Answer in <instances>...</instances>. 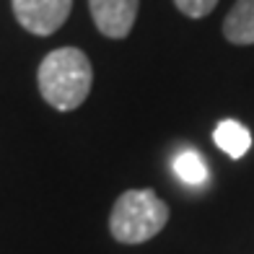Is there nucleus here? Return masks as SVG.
Masks as SVG:
<instances>
[{"label": "nucleus", "instance_id": "nucleus-2", "mask_svg": "<svg viewBox=\"0 0 254 254\" xmlns=\"http://www.w3.org/2000/svg\"><path fill=\"white\" fill-rule=\"evenodd\" d=\"M169 221V205L153 190L122 192L109 215V231L122 244H143Z\"/></svg>", "mask_w": 254, "mask_h": 254}, {"label": "nucleus", "instance_id": "nucleus-7", "mask_svg": "<svg viewBox=\"0 0 254 254\" xmlns=\"http://www.w3.org/2000/svg\"><path fill=\"white\" fill-rule=\"evenodd\" d=\"M174 171H177V177L182 182H187V184H202L207 179V169L202 164V158L194 151L179 153L177 161H174Z\"/></svg>", "mask_w": 254, "mask_h": 254}, {"label": "nucleus", "instance_id": "nucleus-8", "mask_svg": "<svg viewBox=\"0 0 254 254\" xmlns=\"http://www.w3.org/2000/svg\"><path fill=\"white\" fill-rule=\"evenodd\" d=\"M177 8L182 10L184 16H190V18H202L207 16L210 10L215 8L218 0H174Z\"/></svg>", "mask_w": 254, "mask_h": 254}, {"label": "nucleus", "instance_id": "nucleus-1", "mask_svg": "<svg viewBox=\"0 0 254 254\" xmlns=\"http://www.w3.org/2000/svg\"><path fill=\"white\" fill-rule=\"evenodd\" d=\"M37 80L42 99L50 107L73 112L86 101L94 83V70H91L86 52H80L78 47H60L42 60Z\"/></svg>", "mask_w": 254, "mask_h": 254}, {"label": "nucleus", "instance_id": "nucleus-6", "mask_svg": "<svg viewBox=\"0 0 254 254\" xmlns=\"http://www.w3.org/2000/svg\"><path fill=\"white\" fill-rule=\"evenodd\" d=\"M213 140L215 145L221 148V151H226L231 158H241L249 148H252V135L249 130L241 122L236 120H223L221 125L215 127L213 132Z\"/></svg>", "mask_w": 254, "mask_h": 254}, {"label": "nucleus", "instance_id": "nucleus-5", "mask_svg": "<svg viewBox=\"0 0 254 254\" xmlns=\"http://www.w3.org/2000/svg\"><path fill=\"white\" fill-rule=\"evenodd\" d=\"M223 34L231 44H254V0H236L223 21Z\"/></svg>", "mask_w": 254, "mask_h": 254}, {"label": "nucleus", "instance_id": "nucleus-4", "mask_svg": "<svg viewBox=\"0 0 254 254\" xmlns=\"http://www.w3.org/2000/svg\"><path fill=\"white\" fill-rule=\"evenodd\" d=\"M140 0H88L96 29L109 39H125L132 31Z\"/></svg>", "mask_w": 254, "mask_h": 254}, {"label": "nucleus", "instance_id": "nucleus-3", "mask_svg": "<svg viewBox=\"0 0 254 254\" xmlns=\"http://www.w3.org/2000/svg\"><path fill=\"white\" fill-rule=\"evenodd\" d=\"M73 0H13L18 24L37 37H50L70 16Z\"/></svg>", "mask_w": 254, "mask_h": 254}]
</instances>
